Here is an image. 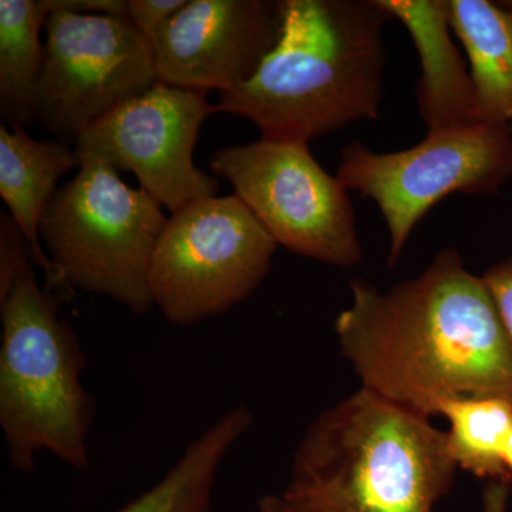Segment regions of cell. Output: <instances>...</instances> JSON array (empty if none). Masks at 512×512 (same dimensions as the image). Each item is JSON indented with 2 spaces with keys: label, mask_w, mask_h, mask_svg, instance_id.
<instances>
[{
  "label": "cell",
  "mask_w": 512,
  "mask_h": 512,
  "mask_svg": "<svg viewBox=\"0 0 512 512\" xmlns=\"http://www.w3.org/2000/svg\"><path fill=\"white\" fill-rule=\"evenodd\" d=\"M437 414L448 421V453L457 468L488 481H505L501 456L512 429L511 402L493 396L454 397L443 400Z\"/></svg>",
  "instance_id": "cell-17"
},
{
  "label": "cell",
  "mask_w": 512,
  "mask_h": 512,
  "mask_svg": "<svg viewBox=\"0 0 512 512\" xmlns=\"http://www.w3.org/2000/svg\"><path fill=\"white\" fill-rule=\"evenodd\" d=\"M282 22V0H188L154 40L158 82L234 92L274 50Z\"/></svg>",
  "instance_id": "cell-11"
},
{
  "label": "cell",
  "mask_w": 512,
  "mask_h": 512,
  "mask_svg": "<svg viewBox=\"0 0 512 512\" xmlns=\"http://www.w3.org/2000/svg\"><path fill=\"white\" fill-rule=\"evenodd\" d=\"M450 25L468 57L483 123L512 131V15L491 0H450Z\"/></svg>",
  "instance_id": "cell-15"
},
{
  "label": "cell",
  "mask_w": 512,
  "mask_h": 512,
  "mask_svg": "<svg viewBox=\"0 0 512 512\" xmlns=\"http://www.w3.org/2000/svg\"><path fill=\"white\" fill-rule=\"evenodd\" d=\"M29 262H33V256L28 239L15 220L2 212L0 214V298L9 292L16 276Z\"/></svg>",
  "instance_id": "cell-18"
},
{
  "label": "cell",
  "mask_w": 512,
  "mask_h": 512,
  "mask_svg": "<svg viewBox=\"0 0 512 512\" xmlns=\"http://www.w3.org/2000/svg\"><path fill=\"white\" fill-rule=\"evenodd\" d=\"M510 484L501 480L488 481L483 494V511L481 512H510Z\"/></svg>",
  "instance_id": "cell-22"
},
{
  "label": "cell",
  "mask_w": 512,
  "mask_h": 512,
  "mask_svg": "<svg viewBox=\"0 0 512 512\" xmlns=\"http://www.w3.org/2000/svg\"><path fill=\"white\" fill-rule=\"evenodd\" d=\"M481 279L512 346V256L490 266Z\"/></svg>",
  "instance_id": "cell-20"
},
{
  "label": "cell",
  "mask_w": 512,
  "mask_h": 512,
  "mask_svg": "<svg viewBox=\"0 0 512 512\" xmlns=\"http://www.w3.org/2000/svg\"><path fill=\"white\" fill-rule=\"evenodd\" d=\"M252 424L254 414L244 404L221 414L160 480L114 512H211L218 474Z\"/></svg>",
  "instance_id": "cell-14"
},
{
  "label": "cell",
  "mask_w": 512,
  "mask_h": 512,
  "mask_svg": "<svg viewBox=\"0 0 512 512\" xmlns=\"http://www.w3.org/2000/svg\"><path fill=\"white\" fill-rule=\"evenodd\" d=\"M0 429L10 466L33 474L39 453L87 470L96 403L86 353L29 262L0 298Z\"/></svg>",
  "instance_id": "cell-4"
},
{
  "label": "cell",
  "mask_w": 512,
  "mask_h": 512,
  "mask_svg": "<svg viewBox=\"0 0 512 512\" xmlns=\"http://www.w3.org/2000/svg\"><path fill=\"white\" fill-rule=\"evenodd\" d=\"M412 36L421 76L417 109L427 131L483 123L470 67L454 42L450 0H377Z\"/></svg>",
  "instance_id": "cell-12"
},
{
  "label": "cell",
  "mask_w": 512,
  "mask_h": 512,
  "mask_svg": "<svg viewBox=\"0 0 512 512\" xmlns=\"http://www.w3.org/2000/svg\"><path fill=\"white\" fill-rule=\"evenodd\" d=\"M498 3H500V5L512 15V0H501V2Z\"/></svg>",
  "instance_id": "cell-25"
},
{
  "label": "cell",
  "mask_w": 512,
  "mask_h": 512,
  "mask_svg": "<svg viewBox=\"0 0 512 512\" xmlns=\"http://www.w3.org/2000/svg\"><path fill=\"white\" fill-rule=\"evenodd\" d=\"M80 160L76 177L43 212L40 241L70 292L106 296L134 315H146L154 308L151 258L168 222L163 205L124 183L104 158Z\"/></svg>",
  "instance_id": "cell-5"
},
{
  "label": "cell",
  "mask_w": 512,
  "mask_h": 512,
  "mask_svg": "<svg viewBox=\"0 0 512 512\" xmlns=\"http://www.w3.org/2000/svg\"><path fill=\"white\" fill-rule=\"evenodd\" d=\"M45 30L37 121L57 141L76 146L158 82L153 45L128 18L53 10Z\"/></svg>",
  "instance_id": "cell-9"
},
{
  "label": "cell",
  "mask_w": 512,
  "mask_h": 512,
  "mask_svg": "<svg viewBox=\"0 0 512 512\" xmlns=\"http://www.w3.org/2000/svg\"><path fill=\"white\" fill-rule=\"evenodd\" d=\"M336 177L379 208L394 266L434 205L451 194H497L510 183L512 131L490 123L427 131L416 146L393 153L353 141L343 148Z\"/></svg>",
  "instance_id": "cell-7"
},
{
  "label": "cell",
  "mask_w": 512,
  "mask_h": 512,
  "mask_svg": "<svg viewBox=\"0 0 512 512\" xmlns=\"http://www.w3.org/2000/svg\"><path fill=\"white\" fill-rule=\"evenodd\" d=\"M49 13L53 10L127 18L128 0H46Z\"/></svg>",
  "instance_id": "cell-21"
},
{
  "label": "cell",
  "mask_w": 512,
  "mask_h": 512,
  "mask_svg": "<svg viewBox=\"0 0 512 512\" xmlns=\"http://www.w3.org/2000/svg\"><path fill=\"white\" fill-rule=\"evenodd\" d=\"M276 247L237 195L191 202L168 217L154 249L153 305L178 326L224 315L258 291Z\"/></svg>",
  "instance_id": "cell-6"
},
{
  "label": "cell",
  "mask_w": 512,
  "mask_h": 512,
  "mask_svg": "<svg viewBox=\"0 0 512 512\" xmlns=\"http://www.w3.org/2000/svg\"><path fill=\"white\" fill-rule=\"evenodd\" d=\"M278 43L249 82L221 94L217 113L252 121L262 140L309 144L376 120L386 87L377 0H282Z\"/></svg>",
  "instance_id": "cell-2"
},
{
  "label": "cell",
  "mask_w": 512,
  "mask_h": 512,
  "mask_svg": "<svg viewBox=\"0 0 512 512\" xmlns=\"http://www.w3.org/2000/svg\"><path fill=\"white\" fill-rule=\"evenodd\" d=\"M210 167L214 177L232 185L276 244L336 268L362 261L349 191L320 167L308 144L261 138L221 148Z\"/></svg>",
  "instance_id": "cell-8"
},
{
  "label": "cell",
  "mask_w": 512,
  "mask_h": 512,
  "mask_svg": "<svg viewBox=\"0 0 512 512\" xmlns=\"http://www.w3.org/2000/svg\"><path fill=\"white\" fill-rule=\"evenodd\" d=\"M214 113L207 93L157 82L86 131L74 150L130 171L140 188L175 214L191 202L217 197V177L192 158L201 126Z\"/></svg>",
  "instance_id": "cell-10"
},
{
  "label": "cell",
  "mask_w": 512,
  "mask_h": 512,
  "mask_svg": "<svg viewBox=\"0 0 512 512\" xmlns=\"http://www.w3.org/2000/svg\"><path fill=\"white\" fill-rule=\"evenodd\" d=\"M46 0H0V116L26 128L37 121V94L45 63L40 32Z\"/></svg>",
  "instance_id": "cell-16"
},
{
  "label": "cell",
  "mask_w": 512,
  "mask_h": 512,
  "mask_svg": "<svg viewBox=\"0 0 512 512\" xmlns=\"http://www.w3.org/2000/svg\"><path fill=\"white\" fill-rule=\"evenodd\" d=\"M336 336L362 387L420 416L443 400L512 403V346L481 276L454 248L416 278L380 291L356 278Z\"/></svg>",
  "instance_id": "cell-1"
},
{
  "label": "cell",
  "mask_w": 512,
  "mask_h": 512,
  "mask_svg": "<svg viewBox=\"0 0 512 512\" xmlns=\"http://www.w3.org/2000/svg\"><path fill=\"white\" fill-rule=\"evenodd\" d=\"M188 0H128L127 18L153 45Z\"/></svg>",
  "instance_id": "cell-19"
},
{
  "label": "cell",
  "mask_w": 512,
  "mask_h": 512,
  "mask_svg": "<svg viewBox=\"0 0 512 512\" xmlns=\"http://www.w3.org/2000/svg\"><path fill=\"white\" fill-rule=\"evenodd\" d=\"M456 470L446 431L360 387L306 427L279 498L286 512H433Z\"/></svg>",
  "instance_id": "cell-3"
},
{
  "label": "cell",
  "mask_w": 512,
  "mask_h": 512,
  "mask_svg": "<svg viewBox=\"0 0 512 512\" xmlns=\"http://www.w3.org/2000/svg\"><path fill=\"white\" fill-rule=\"evenodd\" d=\"M501 460H503V467L505 473V481L508 484H512V429L510 433H508L507 440H505L504 448H503V456H501Z\"/></svg>",
  "instance_id": "cell-24"
},
{
  "label": "cell",
  "mask_w": 512,
  "mask_h": 512,
  "mask_svg": "<svg viewBox=\"0 0 512 512\" xmlns=\"http://www.w3.org/2000/svg\"><path fill=\"white\" fill-rule=\"evenodd\" d=\"M82 160L69 144L57 140L40 141L25 128L0 126V195L28 239L33 264L46 276V286L72 293L47 256L39 237L43 212L59 188L60 178L79 170Z\"/></svg>",
  "instance_id": "cell-13"
},
{
  "label": "cell",
  "mask_w": 512,
  "mask_h": 512,
  "mask_svg": "<svg viewBox=\"0 0 512 512\" xmlns=\"http://www.w3.org/2000/svg\"><path fill=\"white\" fill-rule=\"evenodd\" d=\"M254 512H286L279 495H264L256 501Z\"/></svg>",
  "instance_id": "cell-23"
}]
</instances>
